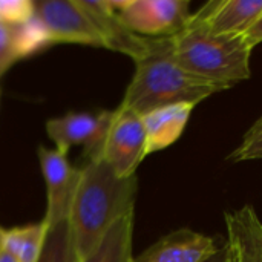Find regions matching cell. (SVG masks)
Segmentation results:
<instances>
[{
  "instance_id": "cell-7",
  "label": "cell",
  "mask_w": 262,
  "mask_h": 262,
  "mask_svg": "<svg viewBox=\"0 0 262 262\" xmlns=\"http://www.w3.org/2000/svg\"><path fill=\"white\" fill-rule=\"evenodd\" d=\"M112 111L98 114L68 112L61 117L46 121V132L55 149L69 152L72 146H83L86 160H92L101 144L103 135L109 126Z\"/></svg>"
},
{
  "instance_id": "cell-19",
  "label": "cell",
  "mask_w": 262,
  "mask_h": 262,
  "mask_svg": "<svg viewBox=\"0 0 262 262\" xmlns=\"http://www.w3.org/2000/svg\"><path fill=\"white\" fill-rule=\"evenodd\" d=\"M34 18V0H0V21L21 26Z\"/></svg>"
},
{
  "instance_id": "cell-9",
  "label": "cell",
  "mask_w": 262,
  "mask_h": 262,
  "mask_svg": "<svg viewBox=\"0 0 262 262\" xmlns=\"http://www.w3.org/2000/svg\"><path fill=\"white\" fill-rule=\"evenodd\" d=\"M84 14L97 28L103 48L129 55L134 61L144 58L154 45V38L141 37L132 32L111 6L109 0H78Z\"/></svg>"
},
{
  "instance_id": "cell-3",
  "label": "cell",
  "mask_w": 262,
  "mask_h": 262,
  "mask_svg": "<svg viewBox=\"0 0 262 262\" xmlns=\"http://www.w3.org/2000/svg\"><path fill=\"white\" fill-rule=\"evenodd\" d=\"M173 57L189 74L226 89L249 80L253 48L244 35L212 32L201 11L192 14L186 28L172 37Z\"/></svg>"
},
{
  "instance_id": "cell-2",
  "label": "cell",
  "mask_w": 262,
  "mask_h": 262,
  "mask_svg": "<svg viewBox=\"0 0 262 262\" xmlns=\"http://www.w3.org/2000/svg\"><path fill=\"white\" fill-rule=\"evenodd\" d=\"M226 88L184 71L173 57L172 37L154 38L150 52L135 61L134 77L118 107L144 115L154 109L190 103L196 106Z\"/></svg>"
},
{
  "instance_id": "cell-21",
  "label": "cell",
  "mask_w": 262,
  "mask_h": 262,
  "mask_svg": "<svg viewBox=\"0 0 262 262\" xmlns=\"http://www.w3.org/2000/svg\"><path fill=\"white\" fill-rule=\"evenodd\" d=\"M3 233H5V229L0 227V262H17V258L12 255V252L5 244Z\"/></svg>"
},
{
  "instance_id": "cell-15",
  "label": "cell",
  "mask_w": 262,
  "mask_h": 262,
  "mask_svg": "<svg viewBox=\"0 0 262 262\" xmlns=\"http://www.w3.org/2000/svg\"><path fill=\"white\" fill-rule=\"evenodd\" d=\"M134 224L135 212L114 224L95 249L78 262H134Z\"/></svg>"
},
{
  "instance_id": "cell-8",
  "label": "cell",
  "mask_w": 262,
  "mask_h": 262,
  "mask_svg": "<svg viewBox=\"0 0 262 262\" xmlns=\"http://www.w3.org/2000/svg\"><path fill=\"white\" fill-rule=\"evenodd\" d=\"M38 160L46 184V226L68 220L74 189L78 178V167L69 163L68 154L58 149L38 147Z\"/></svg>"
},
{
  "instance_id": "cell-13",
  "label": "cell",
  "mask_w": 262,
  "mask_h": 262,
  "mask_svg": "<svg viewBox=\"0 0 262 262\" xmlns=\"http://www.w3.org/2000/svg\"><path fill=\"white\" fill-rule=\"evenodd\" d=\"M193 107L190 103H178L141 115L147 138V155L172 146L181 137Z\"/></svg>"
},
{
  "instance_id": "cell-14",
  "label": "cell",
  "mask_w": 262,
  "mask_h": 262,
  "mask_svg": "<svg viewBox=\"0 0 262 262\" xmlns=\"http://www.w3.org/2000/svg\"><path fill=\"white\" fill-rule=\"evenodd\" d=\"M51 45V40L35 18L21 26H8L0 21V77L20 58Z\"/></svg>"
},
{
  "instance_id": "cell-18",
  "label": "cell",
  "mask_w": 262,
  "mask_h": 262,
  "mask_svg": "<svg viewBox=\"0 0 262 262\" xmlns=\"http://www.w3.org/2000/svg\"><path fill=\"white\" fill-rule=\"evenodd\" d=\"M262 158V115L244 134L239 146L227 157L232 163H243Z\"/></svg>"
},
{
  "instance_id": "cell-12",
  "label": "cell",
  "mask_w": 262,
  "mask_h": 262,
  "mask_svg": "<svg viewBox=\"0 0 262 262\" xmlns=\"http://www.w3.org/2000/svg\"><path fill=\"white\" fill-rule=\"evenodd\" d=\"M200 11L212 32L220 35H246L261 18L262 0L209 2Z\"/></svg>"
},
{
  "instance_id": "cell-16",
  "label": "cell",
  "mask_w": 262,
  "mask_h": 262,
  "mask_svg": "<svg viewBox=\"0 0 262 262\" xmlns=\"http://www.w3.org/2000/svg\"><path fill=\"white\" fill-rule=\"evenodd\" d=\"M46 230L48 226L45 221L9 230L5 229V244L17 258V262H37L43 250Z\"/></svg>"
},
{
  "instance_id": "cell-1",
  "label": "cell",
  "mask_w": 262,
  "mask_h": 262,
  "mask_svg": "<svg viewBox=\"0 0 262 262\" xmlns=\"http://www.w3.org/2000/svg\"><path fill=\"white\" fill-rule=\"evenodd\" d=\"M137 175L120 177L103 160H86L78 167L68 223L78 261L88 256L107 230L135 212Z\"/></svg>"
},
{
  "instance_id": "cell-20",
  "label": "cell",
  "mask_w": 262,
  "mask_h": 262,
  "mask_svg": "<svg viewBox=\"0 0 262 262\" xmlns=\"http://www.w3.org/2000/svg\"><path fill=\"white\" fill-rule=\"evenodd\" d=\"M244 37H246L247 43H249L252 48H255V46H258L259 43H262V15L261 18L252 26V29H250Z\"/></svg>"
},
{
  "instance_id": "cell-17",
  "label": "cell",
  "mask_w": 262,
  "mask_h": 262,
  "mask_svg": "<svg viewBox=\"0 0 262 262\" xmlns=\"http://www.w3.org/2000/svg\"><path fill=\"white\" fill-rule=\"evenodd\" d=\"M37 262H78L68 220L48 226L43 250Z\"/></svg>"
},
{
  "instance_id": "cell-6",
  "label": "cell",
  "mask_w": 262,
  "mask_h": 262,
  "mask_svg": "<svg viewBox=\"0 0 262 262\" xmlns=\"http://www.w3.org/2000/svg\"><path fill=\"white\" fill-rule=\"evenodd\" d=\"M34 18L51 43L103 48L101 37L78 0H34Z\"/></svg>"
},
{
  "instance_id": "cell-11",
  "label": "cell",
  "mask_w": 262,
  "mask_h": 262,
  "mask_svg": "<svg viewBox=\"0 0 262 262\" xmlns=\"http://www.w3.org/2000/svg\"><path fill=\"white\" fill-rule=\"evenodd\" d=\"M229 262H262V221L253 206L224 213Z\"/></svg>"
},
{
  "instance_id": "cell-5",
  "label": "cell",
  "mask_w": 262,
  "mask_h": 262,
  "mask_svg": "<svg viewBox=\"0 0 262 262\" xmlns=\"http://www.w3.org/2000/svg\"><path fill=\"white\" fill-rule=\"evenodd\" d=\"M109 3L132 32L149 38L175 37L192 17L187 0H111Z\"/></svg>"
},
{
  "instance_id": "cell-22",
  "label": "cell",
  "mask_w": 262,
  "mask_h": 262,
  "mask_svg": "<svg viewBox=\"0 0 262 262\" xmlns=\"http://www.w3.org/2000/svg\"><path fill=\"white\" fill-rule=\"evenodd\" d=\"M206 262H229V255H227V249H226V246L220 247V249H218V252H216L213 256H210V258H209Z\"/></svg>"
},
{
  "instance_id": "cell-10",
  "label": "cell",
  "mask_w": 262,
  "mask_h": 262,
  "mask_svg": "<svg viewBox=\"0 0 262 262\" xmlns=\"http://www.w3.org/2000/svg\"><path fill=\"white\" fill-rule=\"evenodd\" d=\"M216 241L190 229H180L157 241L134 262H206L218 252Z\"/></svg>"
},
{
  "instance_id": "cell-4",
  "label": "cell",
  "mask_w": 262,
  "mask_h": 262,
  "mask_svg": "<svg viewBox=\"0 0 262 262\" xmlns=\"http://www.w3.org/2000/svg\"><path fill=\"white\" fill-rule=\"evenodd\" d=\"M147 157V138L141 115L134 111L117 107L97 155L120 177H134L141 161Z\"/></svg>"
}]
</instances>
